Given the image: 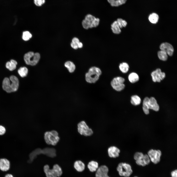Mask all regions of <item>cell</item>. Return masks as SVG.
<instances>
[{"instance_id": "cell-1", "label": "cell", "mask_w": 177, "mask_h": 177, "mask_svg": "<svg viewBox=\"0 0 177 177\" xmlns=\"http://www.w3.org/2000/svg\"><path fill=\"white\" fill-rule=\"evenodd\" d=\"M19 86V81L16 76L12 75L10 79L5 77L3 79L2 83L3 89L8 93H11L16 91Z\"/></svg>"}, {"instance_id": "cell-2", "label": "cell", "mask_w": 177, "mask_h": 177, "mask_svg": "<svg viewBox=\"0 0 177 177\" xmlns=\"http://www.w3.org/2000/svg\"><path fill=\"white\" fill-rule=\"evenodd\" d=\"M102 74L100 69L98 67L93 66L90 67L85 74L86 81L90 83H94L99 79Z\"/></svg>"}, {"instance_id": "cell-3", "label": "cell", "mask_w": 177, "mask_h": 177, "mask_svg": "<svg viewBox=\"0 0 177 177\" xmlns=\"http://www.w3.org/2000/svg\"><path fill=\"white\" fill-rule=\"evenodd\" d=\"M100 21L99 18H96L90 14H88L85 16L82 24L83 27L87 30L97 27L99 25Z\"/></svg>"}, {"instance_id": "cell-4", "label": "cell", "mask_w": 177, "mask_h": 177, "mask_svg": "<svg viewBox=\"0 0 177 177\" xmlns=\"http://www.w3.org/2000/svg\"><path fill=\"white\" fill-rule=\"evenodd\" d=\"M44 138L47 144L53 146L56 145L59 140L58 132L55 130L46 132L44 133Z\"/></svg>"}, {"instance_id": "cell-5", "label": "cell", "mask_w": 177, "mask_h": 177, "mask_svg": "<svg viewBox=\"0 0 177 177\" xmlns=\"http://www.w3.org/2000/svg\"><path fill=\"white\" fill-rule=\"evenodd\" d=\"M40 56L38 53H34L30 51L26 53L24 58L26 63L29 65L34 66L36 65L39 61Z\"/></svg>"}, {"instance_id": "cell-6", "label": "cell", "mask_w": 177, "mask_h": 177, "mask_svg": "<svg viewBox=\"0 0 177 177\" xmlns=\"http://www.w3.org/2000/svg\"><path fill=\"white\" fill-rule=\"evenodd\" d=\"M117 170L120 176L125 177H129L133 172L131 165L126 163H119L117 168Z\"/></svg>"}, {"instance_id": "cell-7", "label": "cell", "mask_w": 177, "mask_h": 177, "mask_svg": "<svg viewBox=\"0 0 177 177\" xmlns=\"http://www.w3.org/2000/svg\"><path fill=\"white\" fill-rule=\"evenodd\" d=\"M77 131L81 135L85 136H90L93 133V131L91 129L88 125L84 121H82L77 124Z\"/></svg>"}, {"instance_id": "cell-8", "label": "cell", "mask_w": 177, "mask_h": 177, "mask_svg": "<svg viewBox=\"0 0 177 177\" xmlns=\"http://www.w3.org/2000/svg\"><path fill=\"white\" fill-rule=\"evenodd\" d=\"M125 79L120 76H117L114 78L111 82V85L113 88L115 90L120 91L124 89L125 85L124 82Z\"/></svg>"}, {"instance_id": "cell-9", "label": "cell", "mask_w": 177, "mask_h": 177, "mask_svg": "<svg viewBox=\"0 0 177 177\" xmlns=\"http://www.w3.org/2000/svg\"><path fill=\"white\" fill-rule=\"evenodd\" d=\"M144 105L149 110L152 109L155 111H157L159 109V107L155 99L153 97L149 98L145 97L144 100Z\"/></svg>"}, {"instance_id": "cell-10", "label": "cell", "mask_w": 177, "mask_h": 177, "mask_svg": "<svg viewBox=\"0 0 177 177\" xmlns=\"http://www.w3.org/2000/svg\"><path fill=\"white\" fill-rule=\"evenodd\" d=\"M148 155L150 161L156 164L160 161L162 153L161 151L159 150L151 149L148 152Z\"/></svg>"}, {"instance_id": "cell-11", "label": "cell", "mask_w": 177, "mask_h": 177, "mask_svg": "<svg viewBox=\"0 0 177 177\" xmlns=\"http://www.w3.org/2000/svg\"><path fill=\"white\" fill-rule=\"evenodd\" d=\"M151 75L153 81L154 82H160L165 77V74L161 71L159 68L157 69L152 72Z\"/></svg>"}, {"instance_id": "cell-12", "label": "cell", "mask_w": 177, "mask_h": 177, "mask_svg": "<svg viewBox=\"0 0 177 177\" xmlns=\"http://www.w3.org/2000/svg\"><path fill=\"white\" fill-rule=\"evenodd\" d=\"M160 48L161 50L165 51L169 56H171L173 55L174 49L170 44L167 42L163 43L160 45Z\"/></svg>"}, {"instance_id": "cell-13", "label": "cell", "mask_w": 177, "mask_h": 177, "mask_svg": "<svg viewBox=\"0 0 177 177\" xmlns=\"http://www.w3.org/2000/svg\"><path fill=\"white\" fill-rule=\"evenodd\" d=\"M108 169L105 165H102L98 168L95 174L96 177H109L108 175Z\"/></svg>"}, {"instance_id": "cell-14", "label": "cell", "mask_w": 177, "mask_h": 177, "mask_svg": "<svg viewBox=\"0 0 177 177\" xmlns=\"http://www.w3.org/2000/svg\"><path fill=\"white\" fill-rule=\"evenodd\" d=\"M107 152L108 156L110 157L114 158L119 156L120 150L116 146H112L108 148Z\"/></svg>"}, {"instance_id": "cell-15", "label": "cell", "mask_w": 177, "mask_h": 177, "mask_svg": "<svg viewBox=\"0 0 177 177\" xmlns=\"http://www.w3.org/2000/svg\"><path fill=\"white\" fill-rule=\"evenodd\" d=\"M10 163L9 161L5 158L0 159V169L2 171H6L10 168Z\"/></svg>"}, {"instance_id": "cell-16", "label": "cell", "mask_w": 177, "mask_h": 177, "mask_svg": "<svg viewBox=\"0 0 177 177\" xmlns=\"http://www.w3.org/2000/svg\"><path fill=\"white\" fill-rule=\"evenodd\" d=\"M42 154L51 157H54L56 156L55 149L52 148H46L42 149Z\"/></svg>"}, {"instance_id": "cell-17", "label": "cell", "mask_w": 177, "mask_h": 177, "mask_svg": "<svg viewBox=\"0 0 177 177\" xmlns=\"http://www.w3.org/2000/svg\"><path fill=\"white\" fill-rule=\"evenodd\" d=\"M44 170L46 177H57L53 169H50L48 165L44 166Z\"/></svg>"}, {"instance_id": "cell-18", "label": "cell", "mask_w": 177, "mask_h": 177, "mask_svg": "<svg viewBox=\"0 0 177 177\" xmlns=\"http://www.w3.org/2000/svg\"><path fill=\"white\" fill-rule=\"evenodd\" d=\"M74 167L77 171L81 172L84 170L85 165L82 161L80 160H78L75 162L74 164Z\"/></svg>"}, {"instance_id": "cell-19", "label": "cell", "mask_w": 177, "mask_h": 177, "mask_svg": "<svg viewBox=\"0 0 177 177\" xmlns=\"http://www.w3.org/2000/svg\"><path fill=\"white\" fill-rule=\"evenodd\" d=\"M42 154V149L40 148H37L31 152L30 154V159L28 161L29 163H31L35 158L37 156Z\"/></svg>"}, {"instance_id": "cell-20", "label": "cell", "mask_w": 177, "mask_h": 177, "mask_svg": "<svg viewBox=\"0 0 177 177\" xmlns=\"http://www.w3.org/2000/svg\"><path fill=\"white\" fill-rule=\"evenodd\" d=\"M17 64V61L14 59H12L10 61L6 62V67L10 71H12L16 69Z\"/></svg>"}, {"instance_id": "cell-21", "label": "cell", "mask_w": 177, "mask_h": 177, "mask_svg": "<svg viewBox=\"0 0 177 177\" xmlns=\"http://www.w3.org/2000/svg\"><path fill=\"white\" fill-rule=\"evenodd\" d=\"M111 29L113 33L115 34H118L121 32V29L116 20L114 21L111 24Z\"/></svg>"}, {"instance_id": "cell-22", "label": "cell", "mask_w": 177, "mask_h": 177, "mask_svg": "<svg viewBox=\"0 0 177 177\" xmlns=\"http://www.w3.org/2000/svg\"><path fill=\"white\" fill-rule=\"evenodd\" d=\"M88 167L89 171L92 172L96 171L98 168V163L95 161H91L88 164Z\"/></svg>"}, {"instance_id": "cell-23", "label": "cell", "mask_w": 177, "mask_h": 177, "mask_svg": "<svg viewBox=\"0 0 177 177\" xmlns=\"http://www.w3.org/2000/svg\"><path fill=\"white\" fill-rule=\"evenodd\" d=\"M127 0H107L110 5L114 7H117L125 4Z\"/></svg>"}, {"instance_id": "cell-24", "label": "cell", "mask_w": 177, "mask_h": 177, "mask_svg": "<svg viewBox=\"0 0 177 177\" xmlns=\"http://www.w3.org/2000/svg\"><path fill=\"white\" fill-rule=\"evenodd\" d=\"M64 66L70 73H73L75 69V66L72 61H68L66 62L64 64Z\"/></svg>"}, {"instance_id": "cell-25", "label": "cell", "mask_w": 177, "mask_h": 177, "mask_svg": "<svg viewBox=\"0 0 177 177\" xmlns=\"http://www.w3.org/2000/svg\"><path fill=\"white\" fill-rule=\"evenodd\" d=\"M129 81L132 83H134L137 82L139 80V76L136 73L133 72L131 73L128 77Z\"/></svg>"}, {"instance_id": "cell-26", "label": "cell", "mask_w": 177, "mask_h": 177, "mask_svg": "<svg viewBox=\"0 0 177 177\" xmlns=\"http://www.w3.org/2000/svg\"><path fill=\"white\" fill-rule=\"evenodd\" d=\"M131 102L133 105H137L141 103V100L140 98L138 95H133L131 97Z\"/></svg>"}, {"instance_id": "cell-27", "label": "cell", "mask_w": 177, "mask_h": 177, "mask_svg": "<svg viewBox=\"0 0 177 177\" xmlns=\"http://www.w3.org/2000/svg\"><path fill=\"white\" fill-rule=\"evenodd\" d=\"M159 17L158 15L155 13L150 14L148 17V19L151 23L155 24L158 21Z\"/></svg>"}, {"instance_id": "cell-28", "label": "cell", "mask_w": 177, "mask_h": 177, "mask_svg": "<svg viewBox=\"0 0 177 177\" xmlns=\"http://www.w3.org/2000/svg\"><path fill=\"white\" fill-rule=\"evenodd\" d=\"M119 67L120 71L124 73H127L129 68L128 64L125 62L120 63L119 65Z\"/></svg>"}, {"instance_id": "cell-29", "label": "cell", "mask_w": 177, "mask_h": 177, "mask_svg": "<svg viewBox=\"0 0 177 177\" xmlns=\"http://www.w3.org/2000/svg\"><path fill=\"white\" fill-rule=\"evenodd\" d=\"M18 73L20 76L24 77L27 75L28 73V70L27 68L25 67H21L18 70Z\"/></svg>"}, {"instance_id": "cell-30", "label": "cell", "mask_w": 177, "mask_h": 177, "mask_svg": "<svg viewBox=\"0 0 177 177\" xmlns=\"http://www.w3.org/2000/svg\"><path fill=\"white\" fill-rule=\"evenodd\" d=\"M53 169L57 177H60L62 175V172L61 168L58 164H56L54 165Z\"/></svg>"}, {"instance_id": "cell-31", "label": "cell", "mask_w": 177, "mask_h": 177, "mask_svg": "<svg viewBox=\"0 0 177 177\" xmlns=\"http://www.w3.org/2000/svg\"><path fill=\"white\" fill-rule=\"evenodd\" d=\"M158 55L159 58L161 60L165 61L167 59V54L164 51L161 50L159 51L158 53Z\"/></svg>"}, {"instance_id": "cell-32", "label": "cell", "mask_w": 177, "mask_h": 177, "mask_svg": "<svg viewBox=\"0 0 177 177\" xmlns=\"http://www.w3.org/2000/svg\"><path fill=\"white\" fill-rule=\"evenodd\" d=\"M32 37L31 34L28 31H25L23 32L22 34V38L26 41L29 40Z\"/></svg>"}, {"instance_id": "cell-33", "label": "cell", "mask_w": 177, "mask_h": 177, "mask_svg": "<svg viewBox=\"0 0 177 177\" xmlns=\"http://www.w3.org/2000/svg\"><path fill=\"white\" fill-rule=\"evenodd\" d=\"M116 21L120 29L126 27L127 25V22L121 18H118Z\"/></svg>"}, {"instance_id": "cell-34", "label": "cell", "mask_w": 177, "mask_h": 177, "mask_svg": "<svg viewBox=\"0 0 177 177\" xmlns=\"http://www.w3.org/2000/svg\"><path fill=\"white\" fill-rule=\"evenodd\" d=\"M144 155L141 152H136L134 155V159L135 160L141 159L142 158Z\"/></svg>"}, {"instance_id": "cell-35", "label": "cell", "mask_w": 177, "mask_h": 177, "mask_svg": "<svg viewBox=\"0 0 177 177\" xmlns=\"http://www.w3.org/2000/svg\"><path fill=\"white\" fill-rule=\"evenodd\" d=\"M142 159L146 165L149 163L150 160L148 154L144 155Z\"/></svg>"}, {"instance_id": "cell-36", "label": "cell", "mask_w": 177, "mask_h": 177, "mask_svg": "<svg viewBox=\"0 0 177 177\" xmlns=\"http://www.w3.org/2000/svg\"><path fill=\"white\" fill-rule=\"evenodd\" d=\"M35 4L37 6H41L45 2V0H34Z\"/></svg>"}, {"instance_id": "cell-37", "label": "cell", "mask_w": 177, "mask_h": 177, "mask_svg": "<svg viewBox=\"0 0 177 177\" xmlns=\"http://www.w3.org/2000/svg\"><path fill=\"white\" fill-rule=\"evenodd\" d=\"M136 162L138 165H141L143 166H144L146 165L142 159L136 160Z\"/></svg>"}, {"instance_id": "cell-38", "label": "cell", "mask_w": 177, "mask_h": 177, "mask_svg": "<svg viewBox=\"0 0 177 177\" xmlns=\"http://www.w3.org/2000/svg\"><path fill=\"white\" fill-rule=\"evenodd\" d=\"M6 132V129L3 126L0 125V135L4 134Z\"/></svg>"}, {"instance_id": "cell-39", "label": "cell", "mask_w": 177, "mask_h": 177, "mask_svg": "<svg viewBox=\"0 0 177 177\" xmlns=\"http://www.w3.org/2000/svg\"><path fill=\"white\" fill-rule=\"evenodd\" d=\"M80 42L78 38L75 37L74 38L72 39V42L77 44Z\"/></svg>"}, {"instance_id": "cell-40", "label": "cell", "mask_w": 177, "mask_h": 177, "mask_svg": "<svg viewBox=\"0 0 177 177\" xmlns=\"http://www.w3.org/2000/svg\"><path fill=\"white\" fill-rule=\"evenodd\" d=\"M171 177H177V169L172 171L171 173Z\"/></svg>"}, {"instance_id": "cell-41", "label": "cell", "mask_w": 177, "mask_h": 177, "mask_svg": "<svg viewBox=\"0 0 177 177\" xmlns=\"http://www.w3.org/2000/svg\"><path fill=\"white\" fill-rule=\"evenodd\" d=\"M71 47L74 49H76L78 48L77 44L72 42L71 44Z\"/></svg>"}, {"instance_id": "cell-42", "label": "cell", "mask_w": 177, "mask_h": 177, "mask_svg": "<svg viewBox=\"0 0 177 177\" xmlns=\"http://www.w3.org/2000/svg\"><path fill=\"white\" fill-rule=\"evenodd\" d=\"M78 48H81L83 47V44L82 43L80 42L77 44Z\"/></svg>"}, {"instance_id": "cell-43", "label": "cell", "mask_w": 177, "mask_h": 177, "mask_svg": "<svg viewBox=\"0 0 177 177\" xmlns=\"http://www.w3.org/2000/svg\"><path fill=\"white\" fill-rule=\"evenodd\" d=\"M5 177H14L11 174H8L5 175Z\"/></svg>"}, {"instance_id": "cell-44", "label": "cell", "mask_w": 177, "mask_h": 177, "mask_svg": "<svg viewBox=\"0 0 177 177\" xmlns=\"http://www.w3.org/2000/svg\"><path fill=\"white\" fill-rule=\"evenodd\" d=\"M137 177V176H135V177Z\"/></svg>"}]
</instances>
